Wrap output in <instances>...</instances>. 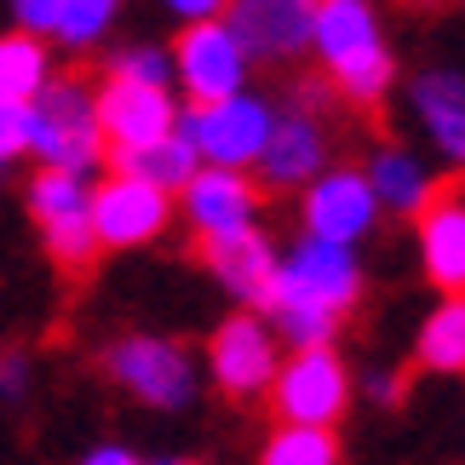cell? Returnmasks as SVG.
<instances>
[{"label":"cell","instance_id":"cell-1","mask_svg":"<svg viewBox=\"0 0 465 465\" xmlns=\"http://www.w3.org/2000/svg\"><path fill=\"white\" fill-rule=\"evenodd\" d=\"M311 46L322 52L333 86L351 104H362V110H373V104L385 98L391 75H397L391 46H385V35H380V12H373L368 0H316Z\"/></svg>","mask_w":465,"mask_h":465},{"label":"cell","instance_id":"cell-2","mask_svg":"<svg viewBox=\"0 0 465 465\" xmlns=\"http://www.w3.org/2000/svg\"><path fill=\"white\" fill-rule=\"evenodd\" d=\"M35 127H29V150L41 155V167L58 173H93L104 161V133H98V98L93 86L75 75H52L41 86V98L29 104Z\"/></svg>","mask_w":465,"mask_h":465},{"label":"cell","instance_id":"cell-3","mask_svg":"<svg viewBox=\"0 0 465 465\" xmlns=\"http://www.w3.org/2000/svg\"><path fill=\"white\" fill-rule=\"evenodd\" d=\"M356 293H362V271H356L351 247H333V242L305 236L288 259L276 264L271 311H316V316H333L339 322V311H351Z\"/></svg>","mask_w":465,"mask_h":465},{"label":"cell","instance_id":"cell-4","mask_svg":"<svg viewBox=\"0 0 465 465\" xmlns=\"http://www.w3.org/2000/svg\"><path fill=\"white\" fill-rule=\"evenodd\" d=\"M271 127H276V110L253 93H236L224 104H202V110H190L178 121V133L195 144V155L207 161V167H259L264 144H271Z\"/></svg>","mask_w":465,"mask_h":465},{"label":"cell","instance_id":"cell-5","mask_svg":"<svg viewBox=\"0 0 465 465\" xmlns=\"http://www.w3.org/2000/svg\"><path fill=\"white\" fill-rule=\"evenodd\" d=\"M29 213L46 236V253L64 264V271H86L98 253V236H93V190H86L81 173H58V167H41L29 178Z\"/></svg>","mask_w":465,"mask_h":465},{"label":"cell","instance_id":"cell-6","mask_svg":"<svg viewBox=\"0 0 465 465\" xmlns=\"http://www.w3.org/2000/svg\"><path fill=\"white\" fill-rule=\"evenodd\" d=\"M276 414L282 425H311V431H328V425L345 414L351 402V373L345 362L322 345V351H293V362L276 368Z\"/></svg>","mask_w":465,"mask_h":465},{"label":"cell","instance_id":"cell-7","mask_svg":"<svg viewBox=\"0 0 465 465\" xmlns=\"http://www.w3.org/2000/svg\"><path fill=\"white\" fill-rule=\"evenodd\" d=\"M173 75L184 81L195 110H202V104H224V98H236L247 86V52H242L236 35L224 29V17L190 24L178 35V46H173Z\"/></svg>","mask_w":465,"mask_h":465},{"label":"cell","instance_id":"cell-8","mask_svg":"<svg viewBox=\"0 0 465 465\" xmlns=\"http://www.w3.org/2000/svg\"><path fill=\"white\" fill-rule=\"evenodd\" d=\"M110 373L121 391H133L138 402L150 408H184L195 397V368L190 356L173 345V339H155V333H133L110 351Z\"/></svg>","mask_w":465,"mask_h":465},{"label":"cell","instance_id":"cell-9","mask_svg":"<svg viewBox=\"0 0 465 465\" xmlns=\"http://www.w3.org/2000/svg\"><path fill=\"white\" fill-rule=\"evenodd\" d=\"M173 219V195L144 184V178L110 173L93 190V236L98 247H144L155 242Z\"/></svg>","mask_w":465,"mask_h":465},{"label":"cell","instance_id":"cell-10","mask_svg":"<svg viewBox=\"0 0 465 465\" xmlns=\"http://www.w3.org/2000/svg\"><path fill=\"white\" fill-rule=\"evenodd\" d=\"M173 127H178V110H173L167 86H138V81H121V75L104 81V93H98V133H104V150H110V155L161 144Z\"/></svg>","mask_w":465,"mask_h":465},{"label":"cell","instance_id":"cell-11","mask_svg":"<svg viewBox=\"0 0 465 465\" xmlns=\"http://www.w3.org/2000/svg\"><path fill=\"white\" fill-rule=\"evenodd\" d=\"M311 24H316V0H230L224 29L242 41L247 64H282L293 52L311 46Z\"/></svg>","mask_w":465,"mask_h":465},{"label":"cell","instance_id":"cell-12","mask_svg":"<svg viewBox=\"0 0 465 465\" xmlns=\"http://www.w3.org/2000/svg\"><path fill=\"white\" fill-rule=\"evenodd\" d=\"M373 219H380V202L368 190V173L333 167V173H322L305 184V236L351 247L373 230Z\"/></svg>","mask_w":465,"mask_h":465},{"label":"cell","instance_id":"cell-13","mask_svg":"<svg viewBox=\"0 0 465 465\" xmlns=\"http://www.w3.org/2000/svg\"><path fill=\"white\" fill-rule=\"evenodd\" d=\"M213 380L224 397H259L276 385V339L259 316H230L213 333Z\"/></svg>","mask_w":465,"mask_h":465},{"label":"cell","instance_id":"cell-14","mask_svg":"<svg viewBox=\"0 0 465 465\" xmlns=\"http://www.w3.org/2000/svg\"><path fill=\"white\" fill-rule=\"evenodd\" d=\"M420 259L442 293L465 299V190L460 184H437L431 202L420 207Z\"/></svg>","mask_w":465,"mask_h":465},{"label":"cell","instance_id":"cell-15","mask_svg":"<svg viewBox=\"0 0 465 465\" xmlns=\"http://www.w3.org/2000/svg\"><path fill=\"white\" fill-rule=\"evenodd\" d=\"M184 213L190 224L207 236H236V230H253L259 219V184L247 173L230 167H195V178L184 184Z\"/></svg>","mask_w":465,"mask_h":465},{"label":"cell","instance_id":"cell-16","mask_svg":"<svg viewBox=\"0 0 465 465\" xmlns=\"http://www.w3.org/2000/svg\"><path fill=\"white\" fill-rule=\"evenodd\" d=\"M202 259H207V271L242 299V305L271 311L276 253H271V242H264L259 230H236V236H207V242H202Z\"/></svg>","mask_w":465,"mask_h":465},{"label":"cell","instance_id":"cell-17","mask_svg":"<svg viewBox=\"0 0 465 465\" xmlns=\"http://www.w3.org/2000/svg\"><path fill=\"white\" fill-rule=\"evenodd\" d=\"M322 161H328V138H322V121H316L311 110H288V115H276L271 144H264V155H259L264 184H276V190H288V184H311V178H322Z\"/></svg>","mask_w":465,"mask_h":465},{"label":"cell","instance_id":"cell-18","mask_svg":"<svg viewBox=\"0 0 465 465\" xmlns=\"http://www.w3.org/2000/svg\"><path fill=\"white\" fill-rule=\"evenodd\" d=\"M414 115L425 121V133L442 150V161L465 167V75H454V69L420 75L414 81Z\"/></svg>","mask_w":465,"mask_h":465},{"label":"cell","instance_id":"cell-19","mask_svg":"<svg viewBox=\"0 0 465 465\" xmlns=\"http://www.w3.org/2000/svg\"><path fill=\"white\" fill-rule=\"evenodd\" d=\"M368 190H373V202L391 207V213H402V219H420V207L431 202V190H437V178L425 173V161L420 155H408V150H380L368 161Z\"/></svg>","mask_w":465,"mask_h":465},{"label":"cell","instance_id":"cell-20","mask_svg":"<svg viewBox=\"0 0 465 465\" xmlns=\"http://www.w3.org/2000/svg\"><path fill=\"white\" fill-rule=\"evenodd\" d=\"M195 167H202V155H195V144L184 133H167L161 144H144V150H127V155H115V173H127V178H144V184H155V190H184L190 178H195Z\"/></svg>","mask_w":465,"mask_h":465},{"label":"cell","instance_id":"cell-21","mask_svg":"<svg viewBox=\"0 0 465 465\" xmlns=\"http://www.w3.org/2000/svg\"><path fill=\"white\" fill-rule=\"evenodd\" d=\"M52 81V58H46V41L35 35H0V98L6 104H35L41 86Z\"/></svg>","mask_w":465,"mask_h":465},{"label":"cell","instance_id":"cell-22","mask_svg":"<svg viewBox=\"0 0 465 465\" xmlns=\"http://www.w3.org/2000/svg\"><path fill=\"white\" fill-rule=\"evenodd\" d=\"M420 362L437 373H465V299H442L420 328Z\"/></svg>","mask_w":465,"mask_h":465},{"label":"cell","instance_id":"cell-23","mask_svg":"<svg viewBox=\"0 0 465 465\" xmlns=\"http://www.w3.org/2000/svg\"><path fill=\"white\" fill-rule=\"evenodd\" d=\"M259 465H339V442L333 431H311V425H282L264 442Z\"/></svg>","mask_w":465,"mask_h":465},{"label":"cell","instance_id":"cell-24","mask_svg":"<svg viewBox=\"0 0 465 465\" xmlns=\"http://www.w3.org/2000/svg\"><path fill=\"white\" fill-rule=\"evenodd\" d=\"M115 12H121V0H64V12H58V29H52V41H64V46L86 52L93 41H104V29L115 24Z\"/></svg>","mask_w":465,"mask_h":465},{"label":"cell","instance_id":"cell-25","mask_svg":"<svg viewBox=\"0 0 465 465\" xmlns=\"http://www.w3.org/2000/svg\"><path fill=\"white\" fill-rule=\"evenodd\" d=\"M271 316H276V333L288 339L293 351H322L339 328L333 316H316V311H271Z\"/></svg>","mask_w":465,"mask_h":465},{"label":"cell","instance_id":"cell-26","mask_svg":"<svg viewBox=\"0 0 465 465\" xmlns=\"http://www.w3.org/2000/svg\"><path fill=\"white\" fill-rule=\"evenodd\" d=\"M110 75L121 81H138V86H167L173 81V58L167 52H155V46H133V52H121Z\"/></svg>","mask_w":465,"mask_h":465},{"label":"cell","instance_id":"cell-27","mask_svg":"<svg viewBox=\"0 0 465 465\" xmlns=\"http://www.w3.org/2000/svg\"><path fill=\"white\" fill-rule=\"evenodd\" d=\"M29 127H35L29 104H6V98H0V161H12V155L29 150Z\"/></svg>","mask_w":465,"mask_h":465},{"label":"cell","instance_id":"cell-28","mask_svg":"<svg viewBox=\"0 0 465 465\" xmlns=\"http://www.w3.org/2000/svg\"><path fill=\"white\" fill-rule=\"evenodd\" d=\"M58 12H64V0H12V17H17V35H52L58 29Z\"/></svg>","mask_w":465,"mask_h":465},{"label":"cell","instance_id":"cell-29","mask_svg":"<svg viewBox=\"0 0 465 465\" xmlns=\"http://www.w3.org/2000/svg\"><path fill=\"white\" fill-rule=\"evenodd\" d=\"M167 12L190 29V24H213V17H224L230 0H167Z\"/></svg>","mask_w":465,"mask_h":465},{"label":"cell","instance_id":"cell-30","mask_svg":"<svg viewBox=\"0 0 465 465\" xmlns=\"http://www.w3.org/2000/svg\"><path fill=\"white\" fill-rule=\"evenodd\" d=\"M24 380H29V362L17 351H6L0 356V391H6V397H17V391H24Z\"/></svg>","mask_w":465,"mask_h":465},{"label":"cell","instance_id":"cell-31","mask_svg":"<svg viewBox=\"0 0 465 465\" xmlns=\"http://www.w3.org/2000/svg\"><path fill=\"white\" fill-rule=\"evenodd\" d=\"M81 465H138V460H133L127 449H93V454H86Z\"/></svg>","mask_w":465,"mask_h":465},{"label":"cell","instance_id":"cell-32","mask_svg":"<svg viewBox=\"0 0 465 465\" xmlns=\"http://www.w3.org/2000/svg\"><path fill=\"white\" fill-rule=\"evenodd\" d=\"M368 385H373V397H380V402H397V391H402V385H397V373H373Z\"/></svg>","mask_w":465,"mask_h":465},{"label":"cell","instance_id":"cell-33","mask_svg":"<svg viewBox=\"0 0 465 465\" xmlns=\"http://www.w3.org/2000/svg\"><path fill=\"white\" fill-rule=\"evenodd\" d=\"M161 465H190V460H161Z\"/></svg>","mask_w":465,"mask_h":465},{"label":"cell","instance_id":"cell-34","mask_svg":"<svg viewBox=\"0 0 465 465\" xmlns=\"http://www.w3.org/2000/svg\"><path fill=\"white\" fill-rule=\"evenodd\" d=\"M0 167H6V161H0Z\"/></svg>","mask_w":465,"mask_h":465}]
</instances>
